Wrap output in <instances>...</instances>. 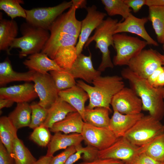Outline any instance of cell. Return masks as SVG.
<instances>
[{
  "label": "cell",
  "instance_id": "cell-50",
  "mask_svg": "<svg viewBox=\"0 0 164 164\" xmlns=\"http://www.w3.org/2000/svg\"><path fill=\"white\" fill-rule=\"evenodd\" d=\"M164 50V49H163ZM158 54L161 59L163 63V65L164 66V55L158 52Z\"/></svg>",
  "mask_w": 164,
  "mask_h": 164
},
{
  "label": "cell",
  "instance_id": "cell-4",
  "mask_svg": "<svg viewBox=\"0 0 164 164\" xmlns=\"http://www.w3.org/2000/svg\"><path fill=\"white\" fill-rule=\"evenodd\" d=\"M118 23L117 19L110 17L104 20L95 30L93 35L89 38L84 46L86 48L92 42H95L96 48L100 50L102 55V60L97 69L101 72L107 68L114 67L110 57L109 47L112 46L114 48L113 36Z\"/></svg>",
  "mask_w": 164,
  "mask_h": 164
},
{
  "label": "cell",
  "instance_id": "cell-54",
  "mask_svg": "<svg viewBox=\"0 0 164 164\" xmlns=\"http://www.w3.org/2000/svg\"><path fill=\"white\" fill-rule=\"evenodd\" d=\"M124 164H128L126 163H125Z\"/></svg>",
  "mask_w": 164,
  "mask_h": 164
},
{
  "label": "cell",
  "instance_id": "cell-27",
  "mask_svg": "<svg viewBox=\"0 0 164 164\" xmlns=\"http://www.w3.org/2000/svg\"><path fill=\"white\" fill-rule=\"evenodd\" d=\"M18 130L8 116H2L0 118V142L8 152L11 154L14 141L17 138Z\"/></svg>",
  "mask_w": 164,
  "mask_h": 164
},
{
  "label": "cell",
  "instance_id": "cell-32",
  "mask_svg": "<svg viewBox=\"0 0 164 164\" xmlns=\"http://www.w3.org/2000/svg\"><path fill=\"white\" fill-rule=\"evenodd\" d=\"M49 72L59 92L77 85L75 79L68 70H53Z\"/></svg>",
  "mask_w": 164,
  "mask_h": 164
},
{
  "label": "cell",
  "instance_id": "cell-31",
  "mask_svg": "<svg viewBox=\"0 0 164 164\" xmlns=\"http://www.w3.org/2000/svg\"><path fill=\"white\" fill-rule=\"evenodd\" d=\"M11 154L15 164H32L36 160L22 141L18 137L14 141Z\"/></svg>",
  "mask_w": 164,
  "mask_h": 164
},
{
  "label": "cell",
  "instance_id": "cell-8",
  "mask_svg": "<svg viewBox=\"0 0 164 164\" xmlns=\"http://www.w3.org/2000/svg\"><path fill=\"white\" fill-rule=\"evenodd\" d=\"M144 146L133 144L125 137L118 138L108 148L98 151V158L119 160L128 164H133L138 155L144 152Z\"/></svg>",
  "mask_w": 164,
  "mask_h": 164
},
{
  "label": "cell",
  "instance_id": "cell-37",
  "mask_svg": "<svg viewBox=\"0 0 164 164\" xmlns=\"http://www.w3.org/2000/svg\"><path fill=\"white\" fill-rule=\"evenodd\" d=\"M30 105L32 114L29 127L33 130L43 124L47 117L48 109L41 106L38 103L33 102Z\"/></svg>",
  "mask_w": 164,
  "mask_h": 164
},
{
  "label": "cell",
  "instance_id": "cell-44",
  "mask_svg": "<svg viewBox=\"0 0 164 164\" xmlns=\"http://www.w3.org/2000/svg\"><path fill=\"white\" fill-rule=\"evenodd\" d=\"M164 70V66H161L155 70L147 79L149 83L153 85L160 74Z\"/></svg>",
  "mask_w": 164,
  "mask_h": 164
},
{
  "label": "cell",
  "instance_id": "cell-9",
  "mask_svg": "<svg viewBox=\"0 0 164 164\" xmlns=\"http://www.w3.org/2000/svg\"><path fill=\"white\" fill-rule=\"evenodd\" d=\"M158 52L152 49H143L128 63V67L138 76L147 79L153 72L162 66Z\"/></svg>",
  "mask_w": 164,
  "mask_h": 164
},
{
  "label": "cell",
  "instance_id": "cell-47",
  "mask_svg": "<svg viewBox=\"0 0 164 164\" xmlns=\"http://www.w3.org/2000/svg\"><path fill=\"white\" fill-rule=\"evenodd\" d=\"M53 156L45 155L40 157L36 160L32 164H50V161Z\"/></svg>",
  "mask_w": 164,
  "mask_h": 164
},
{
  "label": "cell",
  "instance_id": "cell-28",
  "mask_svg": "<svg viewBox=\"0 0 164 164\" xmlns=\"http://www.w3.org/2000/svg\"><path fill=\"white\" fill-rule=\"evenodd\" d=\"M110 111L104 107H96L89 109L85 107L84 122L94 126L108 127L110 118Z\"/></svg>",
  "mask_w": 164,
  "mask_h": 164
},
{
  "label": "cell",
  "instance_id": "cell-16",
  "mask_svg": "<svg viewBox=\"0 0 164 164\" xmlns=\"http://www.w3.org/2000/svg\"><path fill=\"white\" fill-rule=\"evenodd\" d=\"M68 70L75 79L80 78L90 84L101 74V72L94 68L90 53L88 56L82 53L77 56L71 68Z\"/></svg>",
  "mask_w": 164,
  "mask_h": 164
},
{
  "label": "cell",
  "instance_id": "cell-21",
  "mask_svg": "<svg viewBox=\"0 0 164 164\" xmlns=\"http://www.w3.org/2000/svg\"><path fill=\"white\" fill-rule=\"evenodd\" d=\"M29 70L43 74L53 70H60V68L53 60L47 55L40 52L29 55L23 62Z\"/></svg>",
  "mask_w": 164,
  "mask_h": 164
},
{
  "label": "cell",
  "instance_id": "cell-24",
  "mask_svg": "<svg viewBox=\"0 0 164 164\" xmlns=\"http://www.w3.org/2000/svg\"><path fill=\"white\" fill-rule=\"evenodd\" d=\"M48 109L46 118L41 125L49 129L55 123L64 119L69 113L77 111L71 105L59 97Z\"/></svg>",
  "mask_w": 164,
  "mask_h": 164
},
{
  "label": "cell",
  "instance_id": "cell-36",
  "mask_svg": "<svg viewBox=\"0 0 164 164\" xmlns=\"http://www.w3.org/2000/svg\"><path fill=\"white\" fill-rule=\"evenodd\" d=\"M98 150L90 145L81 146L77 151L72 155L64 164H73L79 159L83 161H90L98 158Z\"/></svg>",
  "mask_w": 164,
  "mask_h": 164
},
{
  "label": "cell",
  "instance_id": "cell-34",
  "mask_svg": "<svg viewBox=\"0 0 164 164\" xmlns=\"http://www.w3.org/2000/svg\"><path fill=\"white\" fill-rule=\"evenodd\" d=\"M144 152L155 160L164 162V133L144 145Z\"/></svg>",
  "mask_w": 164,
  "mask_h": 164
},
{
  "label": "cell",
  "instance_id": "cell-6",
  "mask_svg": "<svg viewBox=\"0 0 164 164\" xmlns=\"http://www.w3.org/2000/svg\"><path fill=\"white\" fill-rule=\"evenodd\" d=\"M113 41L116 53L112 61L114 66L127 65L148 45L144 40L123 33L114 34Z\"/></svg>",
  "mask_w": 164,
  "mask_h": 164
},
{
  "label": "cell",
  "instance_id": "cell-12",
  "mask_svg": "<svg viewBox=\"0 0 164 164\" xmlns=\"http://www.w3.org/2000/svg\"><path fill=\"white\" fill-rule=\"evenodd\" d=\"M113 111L125 114L140 113L142 110L141 99L131 88L124 87L113 97L111 103Z\"/></svg>",
  "mask_w": 164,
  "mask_h": 164
},
{
  "label": "cell",
  "instance_id": "cell-19",
  "mask_svg": "<svg viewBox=\"0 0 164 164\" xmlns=\"http://www.w3.org/2000/svg\"><path fill=\"white\" fill-rule=\"evenodd\" d=\"M58 95L61 99L73 107L84 120L85 104L89 99L88 94L84 90L76 85L70 88L59 91Z\"/></svg>",
  "mask_w": 164,
  "mask_h": 164
},
{
  "label": "cell",
  "instance_id": "cell-22",
  "mask_svg": "<svg viewBox=\"0 0 164 164\" xmlns=\"http://www.w3.org/2000/svg\"><path fill=\"white\" fill-rule=\"evenodd\" d=\"M36 72L29 70L25 72H19L12 69L10 61L7 57L0 63V85L4 87L7 84L15 81H32Z\"/></svg>",
  "mask_w": 164,
  "mask_h": 164
},
{
  "label": "cell",
  "instance_id": "cell-42",
  "mask_svg": "<svg viewBox=\"0 0 164 164\" xmlns=\"http://www.w3.org/2000/svg\"><path fill=\"white\" fill-rule=\"evenodd\" d=\"M125 163L122 161L118 159L98 158L90 161H83L77 164H124Z\"/></svg>",
  "mask_w": 164,
  "mask_h": 164
},
{
  "label": "cell",
  "instance_id": "cell-30",
  "mask_svg": "<svg viewBox=\"0 0 164 164\" xmlns=\"http://www.w3.org/2000/svg\"><path fill=\"white\" fill-rule=\"evenodd\" d=\"M77 55L76 46H69L60 48L53 60L61 68L70 69L75 61Z\"/></svg>",
  "mask_w": 164,
  "mask_h": 164
},
{
  "label": "cell",
  "instance_id": "cell-40",
  "mask_svg": "<svg viewBox=\"0 0 164 164\" xmlns=\"http://www.w3.org/2000/svg\"><path fill=\"white\" fill-rule=\"evenodd\" d=\"M13 160L11 154L0 142V164H14Z\"/></svg>",
  "mask_w": 164,
  "mask_h": 164
},
{
  "label": "cell",
  "instance_id": "cell-26",
  "mask_svg": "<svg viewBox=\"0 0 164 164\" xmlns=\"http://www.w3.org/2000/svg\"><path fill=\"white\" fill-rule=\"evenodd\" d=\"M32 110L27 102L17 103L15 109L8 117L17 130L29 127L31 121Z\"/></svg>",
  "mask_w": 164,
  "mask_h": 164
},
{
  "label": "cell",
  "instance_id": "cell-5",
  "mask_svg": "<svg viewBox=\"0 0 164 164\" xmlns=\"http://www.w3.org/2000/svg\"><path fill=\"white\" fill-rule=\"evenodd\" d=\"M164 133L163 125L149 114L144 115L124 137L135 145L142 146Z\"/></svg>",
  "mask_w": 164,
  "mask_h": 164
},
{
  "label": "cell",
  "instance_id": "cell-1",
  "mask_svg": "<svg viewBox=\"0 0 164 164\" xmlns=\"http://www.w3.org/2000/svg\"><path fill=\"white\" fill-rule=\"evenodd\" d=\"M121 74L122 78L129 81L130 88L141 99L142 110L148 111L150 116L160 121L164 116L163 87L152 86L147 79L137 75L128 67L123 69Z\"/></svg>",
  "mask_w": 164,
  "mask_h": 164
},
{
  "label": "cell",
  "instance_id": "cell-45",
  "mask_svg": "<svg viewBox=\"0 0 164 164\" xmlns=\"http://www.w3.org/2000/svg\"><path fill=\"white\" fill-rule=\"evenodd\" d=\"M145 5L150 6H164V0H146Z\"/></svg>",
  "mask_w": 164,
  "mask_h": 164
},
{
  "label": "cell",
  "instance_id": "cell-33",
  "mask_svg": "<svg viewBox=\"0 0 164 164\" xmlns=\"http://www.w3.org/2000/svg\"><path fill=\"white\" fill-rule=\"evenodd\" d=\"M101 2L110 16L119 15L125 19L131 13V10L124 0H101Z\"/></svg>",
  "mask_w": 164,
  "mask_h": 164
},
{
  "label": "cell",
  "instance_id": "cell-41",
  "mask_svg": "<svg viewBox=\"0 0 164 164\" xmlns=\"http://www.w3.org/2000/svg\"><path fill=\"white\" fill-rule=\"evenodd\" d=\"M134 163L136 164H161V163L155 160L143 152L138 155Z\"/></svg>",
  "mask_w": 164,
  "mask_h": 164
},
{
  "label": "cell",
  "instance_id": "cell-14",
  "mask_svg": "<svg viewBox=\"0 0 164 164\" xmlns=\"http://www.w3.org/2000/svg\"><path fill=\"white\" fill-rule=\"evenodd\" d=\"M148 20V18H138L131 13L123 22H118L114 34L122 32L134 34L142 38L148 45L158 46V42L152 38L145 28V25Z\"/></svg>",
  "mask_w": 164,
  "mask_h": 164
},
{
  "label": "cell",
  "instance_id": "cell-11",
  "mask_svg": "<svg viewBox=\"0 0 164 164\" xmlns=\"http://www.w3.org/2000/svg\"><path fill=\"white\" fill-rule=\"evenodd\" d=\"M32 81L35 90L39 97V104L48 109L59 97L58 91L54 81L48 73L36 72Z\"/></svg>",
  "mask_w": 164,
  "mask_h": 164
},
{
  "label": "cell",
  "instance_id": "cell-15",
  "mask_svg": "<svg viewBox=\"0 0 164 164\" xmlns=\"http://www.w3.org/2000/svg\"><path fill=\"white\" fill-rule=\"evenodd\" d=\"M77 9L76 7L73 5L67 12L60 15L49 28L50 33L63 32L79 38L81 22L76 18Z\"/></svg>",
  "mask_w": 164,
  "mask_h": 164
},
{
  "label": "cell",
  "instance_id": "cell-13",
  "mask_svg": "<svg viewBox=\"0 0 164 164\" xmlns=\"http://www.w3.org/2000/svg\"><path fill=\"white\" fill-rule=\"evenodd\" d=\"M86 9L87 13L81 21L80 32L76 45L77 56L81 53L91 33L102 23L107 15L105 13L98 11L94 5L88 7Z\"/></svg>",
  "mask_w": 164,
  "mask_h": 164
},
{
  "label": "cell",
  "instance_id": "cell-20",
  "mask_svg": "<svg viewBox=\"0 0 164 164\" xmlns=\"http://www.w3.org/2000/svg\"><path fill=\"white\" fill-rule=\"evenodd\" d=\"M81 134L72 133L70 134H62L60 132L54 133L47 145L46 155L53 156L56 151L73 146L81 145L83 141Z\"/></svg>",
  "mask_w": 164,
  "mask_h": 164
},
{
  "label": "cell",
  "instance_id": "cell-46",
  "mask_svg": "<svg viewBox=\"0 0 164 164\" xmlns=\"http://www.w3.org/2000/svg\"><path fill=\"white\" fill-rule=\"evenodd\" d=\"M14 102L11 100L5 98H0V110L5 108H9L12 106Z\"/></svg>",
  "mask_w": 164,
  "mask_h": 164
},
{
  "label": "cell",
  "instance_id": "cell-49",
  "mask_svg": "<svg viewBox=\"0 0 164 164\" xmlns=\"http://www.w3.org/2000/svg\"><path fill=\"white\" fill-rule=\"evenodd\" d=\"M73 5L78 9H86L87 1L84 0H72Z\"/></svg>",
  "mask_w": 164,
  "mask_h": 164
},
{
  "label": "cell",
  "instance_id": "cell-51",
  "mask_svg": "<svg viewBox=\"0 0 164 164\" xmlns=\"http://www.w3.org/2000/svg\"><path fill=\"white\" fill-rule=\"evenodd\" d=\"M163 98H164V87H163Z\"/></svg>",
  "mask_w": 164,
  "mask_h": 164
},
{
  "label": "cell",
  "instance_id": "cell-7",
  "mask_svg": "<svg viewBox=\"0 0 164 164\" xmlns=\"http://www.w3.org/2000/svg\"><path fill=\"white\" fill-rule=\"evenodd\" d=\"M73 5L72 0L64 1L53 7L33 8L25 11L27 23L35 27L49 30L54 21Z\"/></svg>",
  "mask_w": 164,
  "mask_h": 164
},
{
  "label": "cell",
  "instance_id": "cell-10",
  "mask_svg": "<svg viewBox=\"0 0 164 164\" xmlns=\"http://www.w3.org/2000/svg\"><path fill=\"white\" fill-rule=\"evenodd\" d=\"M81 134L87 145L99 151L108 148L118 138L108 127H97L86 122Z\"/></svg>",
  "mask_w": 164,
  "mask_h": 164
},
{
  "label": "cell",
  "instance_id": "cell-48",
  "mask_svg": "<svg viewBox=\"0 0 164 164\" xmlns=\"http://www.w3.org/2000/svg\"><path fill=\"white\" fill-rule=\"evenodd\" d=\"M164 86V70L159 75L153 86L155 87H163Z\"/></svg>",
  "mask_w": 164,
  "mask_h": 164
},
{
  "label": "cell",
  "instance_id": "cell-25",
  "mask_svg": "<svg viewBox=\"0 0 164 164\" xmlns=\"http://www.w3.org/2000/svg\"><path fill=\"white\" fill-rule=\"evenodd\" d=\"M18 28L14 19L7 20L0 18V50L7 53L13 40L17 36Z\"/></svg>",
  "mask_w": 164,
  "mask_h": 164
},
{
  "label": "cell",
  "instance_id": "cell-53",
  "mask_svg": "<svg viewBox=\"0 0 164 164\" xmlns=\"http://www.w3.org/2000/svg\"><path fill=\"white\" fill-rule=\"evenodd\" d=\"M161 164H164V162H161Z\"/></svg>",
  "mask_w": 164,
  "mask_h": 164
},
{
  "label": "cell",
  "instance_id": "cell-38",
  "mask_svg": "<svg viewBox=\"0 0 164 164\" xmlns=\"http://www.w3.org/2000/svg\"><path fill=\"white\" fill-rule=\"evenodd\" d=\"M49 129L42 125L37 127L33 129L29 138L31 140L40 146H47L52 136Z\"/></svg>",
  "mask_w": 164,
  "mask_h": 164
},
{
  "label": "cell",
  "instance_id": "cell-43",
  "mask_svg": "<svg viewBox=\"0 0 164 164\" xmlns=\"http://www.w3.org/2000/svg\"><path fill=\"white\" fill-rule=\"evenodd\" d=\"M125 2L134 13L138 12L144 5L146 0H124Z\"/></svg>",
  "mask_w": 164,
  "mask_h": 164
},
{
  "label": "cell",
  "instance_id": "cell-29",
  "mask_svg": "<svg viewBox=\"0 0 164 164\" xmlns=\"http://www.w3.org/2000/svg\"><path fill=\"white\" fill-rule=\"evenodd\" d=\"M149 20L152 22L158 43H164V6L149 7Z\"/></svg>",
  "mask_w": 164,
  "mask_h": 164
},
{
  "label": "cell",
  "instance_id": "cell-52",
  "mask_svg": "<svg viewBox=\"0 0 164 164\" xmlns=\"http://www.w3.org/2000/svg\"><path fill=\"white\" fill-rule=\"evenodd\" d=\"M162 44H163V49H164V43Z\"/></svg>",
  "mask_w": 164,
  "mask_h": 164
},
{
  "label": "cell",
  "instance_id": "cell-3",
  "mask_svg": "<svg viewBox=\"0 0 164 164\" xmlns=\"http://www.w3.org/2000/svg\"><path fill=\"white\" fill-rule=\"evenodd\" d=\"M21 30L22 36L13 40L7 53L10 54V51L12 48H19V56L22 58L41 52L50 37L48 30L27 23L21 25Z\"/></svg>",
  "mask_w": 164,
  "mask_h": 164
},
{
  "label": "cell",
  "instance_id": "cell-39",
  "mask_svg": "<svg viewBox=\"0 0 164 164\" xmlns=\"http://www.w3.org/2000/svg\"><path fill=\"white\" fill-rule=\"evenodd\" d=\"M81 145L69 147L55 156H53L50 164H64L69 158L76 152Z\"/></svg>",
  "mask_w": 164,
  "mask_h": 164
},
{
  "label": "cell",
  "instance_id": "cell-55",
  "mask_svg": "<svg viewBox=\"0 0 164 164\" xmlns=\"http://www.w3.org/2000/svg\"><path fill=\"white\" fill-rule=\"evenodd\" d=\"M133 164H136L135 163H133Z\"/></svg>",
  "mask_w": 164,
  "mask_h": 164
},
{
  "label": "cell",
  "instance_id": "cell-17",
  "mask_svg": "<svg viewBox=\"0 0 164 164\" xmlns=\"http://www.w3.org/2000/svg\"><path fill=\"white\" fill-rule=\"evenodd\" d=\"M38 97L34 84L29 82L0 88V98L9 99L17 103H28Z\"/></svg>",
  "mask_w": 164,
  "mask_h": 164
},
{
  "label": "cell",
  "instance_id": "cell-18",
  "mask_svg": "<svg viewBox=\"0 0 164 164\" xmlns=\"http://www.w3.org/2000/svg\"><path fill=\"white\" fill-rule=\"evenodd\" d=\"M144 115L142 113L135 114H125L114 111L110 118L108 127L118 138L124 137Z\"/></svg>",
  "mask_w": 164,
  "mask_h": 164
},
{
  "label": "cell",
  "instance_id": "cell-2",
  "mask_svg": "<svg viewBox=\"0 0 164 164\" xmlns=\"http://www.w3.org/2000/svg\"><path fill=\"white\" fill-rule=\"evenodd\" d=\"M121 77L118 75L101 76L96 78L92 84H87L82 80L77 81V85L82 88L87 94L89 102L86 107L89 109L104 107L111 112L110 105L113 96L125 87Z\"/></svg>",
  "mask_w": 164,
  "mask_h": 164
},
{
  "label": "cell",
  "instance_id": "cell-23",
  "mask_svg": "<svg viewBox=\"0 0 164 164\" xmlns=\"http://www.w3.org/2000/svg\"><path fill=\"white\" fill-rule=\"evenodd\" d=\"M84 122L77 111L69 113L62 120L55 123L50 129L52 132H63L64 134H81Z\"/></svg>",
  "mask_w": 164,
  "mask_h": 164
},
{
  "label": "cell",
  "instance_id": "cell-56",
  "mask_svg": "<svg viewBox=\"0 0 164 164\" xmlns=\"http://www.w3.org/2000/svg\"><path fill=\"white\" fill-rule=\"evenodd\" d=\"M163 127H164V125H163Z\"/></svg>",
  "mask_w": 164,
  "mask_h": 164
},
{
  "label": "cell",
  "instance_id": "cell-35",
  "mask_svg": "<svg viewBox=\"0 0 164 164\" xmlns=\"http://www.w3.org/2000/svg\"><path fill=\"white\" fill-rule=\"evenodd\" d=\"M23 3V1L21 0H0V9L4 11L12 19L18 17L26 19L25 9L20 5Z\"/></svg>",
  "mask_w": 164,
  "mask_h": 164
}]
</instances>
